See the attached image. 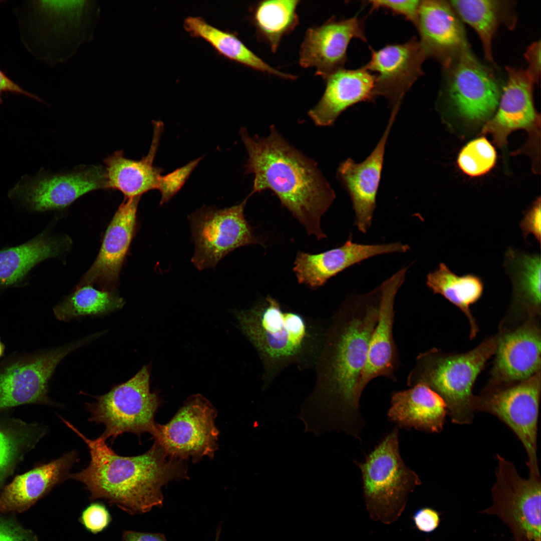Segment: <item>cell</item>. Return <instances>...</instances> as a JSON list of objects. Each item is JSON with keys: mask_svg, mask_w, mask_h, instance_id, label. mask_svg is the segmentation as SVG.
Returning a JSON list of instances; mask_svg holds the SVG:
<instances>
[{"mask_svg": "<svg viewBox=\"0 0 541 541\" xmlns=\"http://www.w3.org/2000/svg\"><path fill=\"white\" fill-rule=\"evenodd\" d=\"M380 286L349 296L329 330L320 386L304 403L308 418L325 431L341 430L357 437L364 426L357 388L379 317Z\"/></svg>", "mask_w": 541, "mask_h": 541, "instance_id": "1", "label": "cell"}, {"mask_svg": "<svg viewBox=\"0 0 541 541\" xmlns=\"http://www.w3.org/2000/svg\"><path fill=\"white\" fill-rule=\"evenodd\" d=\"M61 419L89 449L88 466L70 473L68 478L83 483L91 499H104L131 514L145 513L162 507L164 485L188 478L186 460L168 456L156 441L143 454L121 456L101 435L88 438L68 421Z\"/></svg>", "mask_w": 541, "mask_h": 541, "instance_id": "2", "label": "cell"}, {"mask_svg": "<svg viewBox=\"0 0 541 541\" xmlns=\"http://www.w3.org/2000/svg\"><path fill=\"white\" fill-rule=\"evenodd\" d=\"M239 134L248 156L245 172L254 176L249 196L273 191L309 235L318 240L326 238L321 218L335 194L316 163L290 144L273 125L266 137H251L245 128Z\"/></svg>", "mask_w": 541, "mask_h": 541, "instance_id": "3", "label": "cell"}, {"mask_svg": "<svg viewBox=\"0 0 541 541\" xmlns=\"http://www.w3.org/2000/svg\"><path fill=\"white\" fill-rule=\"evenodd\" d=\"M497 341V337L488 339L461 354H444L435 349L421 353L407 376V385H427L443 399L453 423L469 424L475 412L474 383L486 361L495 353Z\"/></svg>", "mask_w": 541, "mask_h": 541, "instance_id": "4", "label": "cell"}, {"mask_svg": "<svg viewBox=\"0 0 541 541\" xmlns=\"http://www.w3.org/2000/svg\"><path fill=\"white\" fill-rule=\"evenodd\" d=\"M356 463L362 473L364 498L370 518L386 524L396 521L404 510L409 494L421 483L400 455L398 429L388 434L365 462Z\"/></svg>", "mask_w": 541, "mask_h": 541, "instance_id": "5", "label": "cell"}, {"mask_svg": "<svg viewBox=\"0 0 541 541\" xmlns=\"http://www.w3.org/2000/svg\"><path fill=\"white\" fill-rule=\"evenodd\" d=\"M149 383V370L145 365L129 380L95 397V402L86 403L90 413L88 420L105 426L101 436L105 439L114 440L124 433L138 437L146 432L155 435L157 423L154 416L160 400L151 392Z\"/></svg>", "mask_w": 541, "mask_h": 541, "instance_id": "6", "label": "cell"}, {"mask_svg": "<svg viewBox=\"0 0 541 541\" xmlns=\"http://www.w3.org/2000/svg\"><path fill=\"white\" fill-rule=\"evenodd\" d=\"M242 332L269 365H281L298 357L310 337L305 320L300 315L284 312L276 300L237 312Z\"/></svg>", "mask_w": 541, "mask_h": 541, "instance_id": "7", "label": "cell"}, {"mask_svg": "<svg viewBox=\"0 0 541 541\" xmlns=\"http://www.w3.org/2000/svg\"><path fill=\"white\" fill-rule=\"evenodd\" d=\"M493 503L481 513L496 515L508 526L514 541H540V475L521 477L513 463L499 454Z\"/></svg>", "mask_w": 541, "mask_h": 541, "instance_id": "8", "label": "cell"}, {"mask_svg": "<svg viewBox=\"0 0 541 541\" xmlns=\"http://www.w3.org/2000/svg\"><path fill=\"white\" fill-rule=\"evenodd\" d=\"M248 196L240 203L224 209L203 206L189 216L195 250L191 261L202 270L214 268L228 253L246 245H265L245 218Z\"/></svg>", "mask_w": 541, "mask_h": 541, "instance_id": "9", "label": "cell"}, {"mask_svg": "<svg viewBox=\"0 0 541 541\" xmlns=\"http://www.w3.org/2000/svg\"><path fill=\"white\" fill-rule=\"evenodd\" d=\"M540 372L525 380L475 396V412L491 414L515 433L525 450L528 474L539 475L537 451Z\"/></svg>", "mask_w": 541, "mask_h": 541, "instance_id": "10", "label": "cell"}, {"mask_svg": "<svg viewBox=\"0 0 541 541\" xmlns=\"http://www.w3.org/2000/svg\"><path fill=\"white\" fill-rule=\"evenodd\" d=\"M97 338L94 334L46 351L13 358L0 367V413L29 404L53 405L48 383L68 354Z\"/></svg>", "mask_w": 541, "mask_h": 541, "instance_id": "11", "label": "cell"}, {"mask_svg": "<svg viewBox=\"0 0 541 541\" xmlns=\"http://www.w3.org/2000/svg\"><path fill=\"white\" fill-rule=\"evenodd\" d=\"M216 416V409L206 398L193 395L169 422L157 424L155 441L171 457L191 458L195 462L205 456L213 457L218 445Z\"/></svg>", "mask_w": 541, "mask_h": 541, "instance_id": "12", "label": "cell"}, {"mask_svg": "<svg viewBox=\"0 0 541 541\" xmlns=\"http://www.w3.org/2000/svg\"><path fill=\"white\" fill-rule=\"evenodd\" d=\"M108 188L105 169L91 165L57 174H43L21 181L10 196L33 211L60 209L82 195Z\"/></svg>", "mask_w": 541, "mask_h": 541, "instance_id": "13", "label": "cell"}, {"mask_svg": "<svg viewBox=\"0 0 541 541\" xmlns=\"http://www.w3.org/2000/svg\"><path fill=\"white\" fill-rule=\"evenodd\" d=\"M448 96L458 113L469 120L483 121L496 110L501 93L493 75L467 49L451 61Z\"/></svg>", "mask_w": 541, "mask_h": 541, "instance_id": "14", "label": "cell"}, {"mask_svg": "<svg viewBox=\"0 0 541 541\" xmlns=\"http://www.w3.org/2000/svg\"><path fill=\"white\" fill-rule=\"evenodd\" d=\"M427 58L415 37L402 44L372 50L371 59L364 67L371 73H376L375 98L385 97L391 111H398L406 93L423 74L422 66Z\"/></svg>", "mask_w": 541, "mask_h": 541, "instance_id": "15", "label": "cell"}, {"mask_svg": "<svg viewBox=\"0 0 541 541\" xmlns=\"http://www.w3.org/2000/svg\"><path fill=\"white\" fill-rule=\"evenodd\" d=\"M354 38L367 41L363 22L357 17L342 20L332 17L321 26L310 27L301 46L299 64L315 68L316 75L325 80L343 68Z\"/></svg>", "mask_w": 541, "mask_h": 541, "instance_id": "16", "label": "cell"}, {"mask_svg": "<svg viewBox=\"0 0 541 541\" xmlns=\"http://www.w3.org/2000/svg\"><path fill=\"white\" fill-rule=\"evenodd\" d=\"M407 268L400 269L380 285L382 293L379 317L370 339L366 364L357 388L360 397L367 384L376 378L384 377L396 381L395 373L399 366V357L393 336L394 303Z\"/></svg>", "mask_w": 541, "mask_h": 541, "instance_id": "17", "label": "cell"}, {"mask_svg": "<svg viewBox=\"0 0 541 541\" xmlns=\"http://www.w3.org/2000/svg\"><path fill=\"white\" fill-rule=\"evenodd\" d=\"M507 83L501 94L496 113L488 120L481 134H489L496 146L506 144L512 131L523 129L531 134L539 133L540 118L535 110L532 97L534 84L525 70L508 67Z\"/></svg>", "mask_w": 541, "mask_h": 541, "instance_id": "18", "label": "cell"}, {"mask_svg": "<svg viewBox=\"0 0 541 541\" xmlns=\"http://www.w3.org/2000/svg\"><path fill=\"white\" fill-rule=\"evenodd\" d=\"M140 199L125 197L106 231L96 259L78 286L96 285L100 290L114 291L136 230Z\"/></svg>", "mask_w": 541, "mask_h": 541, "instance_id": "19", "label": "cell"}, {"mask_svg": "<svg viewBox=\"0 0 541 541\" xmlns=\"http://www.w3.org/2000/svg\"><path fill=\"white\" fill-rule=\"evenodd\" d=\"M408 245L400 242L367 244L354 242L351 237L342 245L317 254L297 253L293 271L300 284L317 289L346 268L376 255L404 253Z\"/></svg>", "mask_w": 541, "mask_h": 541, "instance_id": "20", "label": "cell"}, {"mask_svg": "<svg viewBox=\"0 0 541 541\" xmlns=\"http://www.w3.org/2000/svg\"><path fill=\"white\" fill-rule=\"evenodd\" d=\"M397 114L391 113L386 129L376 146L361 163L348 158L337 170V177L348 191L355 214V225L366 233L372 224L387 140Z\"/></svg>", "mask_w": 541, "mask_h": 541, "instance_id": "21", "label": "cell"}, {"mask_svg": "<svg viewBox=\"0 0 541 541\" xmlns=\"http://www.w3.org/2000/svg\"><path fill=\"white\" fill-rule=\"evenodd\" d=\"M415 26L427 57L435 59L446 67L468 49L463 29L449 2L421 1Z\"/></svg>", "mask_w": 541, "mask_h": 541, "instance_id": "22", "label": "cell"}, {"mask_svg": "<svg viewBox=\"0 0 541 541\" xmlns=\"http://www.w3.org/2000/svg\"><path fill=\"white\" fill-rule=\"evenodd\" d=\"M540 330L533 321L498 339L493 369L496 382L508 385L540 372Z\"/></svg>", "mask_w": 541, "mask_h": 541, "instance_id": "23", "label": "cell"}, {"mask_svg": "<svg viewBox=\"0 0 541 541\" xmlns=\"http://www.w3.org/2000/svg\"><path fill=\"white\" fill-rule=\"evenodd\" d=\"M78 457L77 453L72 451L15 476L0 493V512H20L28 509L55 486L68 478Z\"/></svg>", "mask_w": 541, "mask_h": 541, "instance_id": "24", "label": "cell"}, {"mask_svg": "<svg viewBox=\"0 0 541 541\" xmlns=\"http://www.w3.org/2000/svg\"><path fill=\"white\" fill-rule=\"evenodd\" d=\"M325 80L326 87L322 97L308 113L317 126H330L349 107L375 99V76L364 66L352 70L343 68Z\"/></svg>", "mask_w": 541, "mask_h": 541, "instance_id": "25", "label": "cell"}, {"mask_svg": "<svg viewBox=\"0 0 541 541\" xmlns=\"http://www.w3.org/2000/svg\"><path fill=\"white\" fill-rule=\"evenodd\" d=\"M153 133L147 155L141 160L126 158L118 151L104 160L108 188L118 190L126 198L140 197L143 194L157 189L163 170L153 165L163 124L153 121Z\"/></svg>", "mask_w": 541, "mask_h": 541, "instance_id": "26", "label": "cell"}, {"mask_svg": "<svg viewBox=\"0 0 541 541\" xmlns=\"http://www.w3.org/2000/svg\"><path fill=\"white\" fill-rule=\"evenodd\" d=\"M393 393L389 419L399 427L428 433L443 429L447 409L441 396L423 384Z\"/></svg>", "mask_w": 541, "mask_h": 541, "instance_id": "27", "label": "cell"}, {"mask_svg": "<svg viewBox=\"0 0 541 541\" xmlns=\"http://www.w3.org/2000/svg\"><path fill=\"white\" fill-rule=\"evenodd\" d=\"M71 240L66 236L42 233L22 244L0 250V291L20 284L37 264L68 250Z\"/></svg>", "mask_w": 541, "mask_h": 541, "instance_id": "28", "label": "cell"}, {"mask_svg": "<svg viewBox=\"0 0 541 541\" xmlns=\"http://www.w3.org/2000/svg\"><path fill=\"white\" fill-rule=\"evenodd\" d=\"M183 26L191 36L204 39L218 53L229 60L284 79L294 80L297 78L296 75L282 72L266 63L251 51L235 33L220 30L200 17L186 18Z\"/></svg>", "mask_w": 541, "mask_h": 541, "instance_id": "29", "label": "cell"}, {"mask_svg": "<svg viewBox=\"0 0 541 541\" xmlns=\"http://www.w3.org/2000/svg\"><path fill=\"white\" fill-rule=\"evenodd\" d=\"M47 431L44 425L37 423L9 416L0 417V490Z\"/></svg>", "mask_w": 541, "mask_h": 541, "instance_id": "30", "label": "cell"}, {"mask_svg": "<svg viewBox=\"0 0 541 541\" xmlns=\"http://www.w3.org/2000/svg\"><path fill=\"white\" fill-rule=\"evenodd\" d=\"M504 266L511 280L514 302L531 315L539 314L540 253H526L509 247L505 254Z\"/></svg>", "mask_w": 541, "mask_h": 541, "instance_id": "31", "label": "cell"}, {"mask_svg": "<svg viewBox=\"0 0 541 541\" xmlns=\"http://www.w3.org/2000/svg\"><path fill=\"white\" fill-rule=\"evenodd\" d=\"M426 285L434 294L441 295L464 314L470 324V337H474L478 328L470 306L483 294L484 283L481 278L471 274L458 276L441 262L437 269L428 274Z\"/></svg>", "mask_w": 541, "mask_h": 541, "instance_id": "32", "label": "cell"}, {"mask_svg": "<svg viewBox=\"0 0 541 541\" xmlns=\"http://www.w3.org/2000/svg\"><path fill=\"white\" fill-rule=\"evenodd\" d=\"M299 0H269L257 2L251 8L250 19L258 39L276 53L282 38L299 24Z\"/></svg>", "mask_w": 541, "mask_h": 541, "instance_id": "33", "label": "cell"}, {"mask_svg": "<svg viewBox=\"0 0 541 541\" xmlns=\"http://www.w3.org/2000/svg\"><path fill=\"white\" fill-rule=\"evenodd\" d=\"M123 299L113 291L97 289L90 285L77 286L75 291L53 309L62 321L85 316H101L123 307Z\"/></svg>", "mask_w": 541, "mask_h": 541, "instance_id": "34", "label": "cell"}, {"mask_svg": "<svg viewBox=\"0 0 541 541\" xmlns=\"http://www.w3.org/2000/svg\"><path fill=\"white\" fill-rule=\"evenodd\" d=\"M501 2L488 0L451 1L456 14L474 29L481 41L486 58L492 60L491 44L501 21Z\"/></svg>", "mask_w": 541, "mask_h": 541, "instance_id": "35", "label": "cell"}, {"mask_svg": "<svg viewBox=\"0 0 541 541\" xmlns=\"http://www.w3.org/2000/svg\"><path fill=\"white\" fill-rule=\"evenodd\" d=\"M496 160V151L485 137L468 143L460 151L457 163L465 174L478 176L488 172Z\"/></svg>", "mask_w": 541, "mask_h": 541, "instance_id": "36", "label": "cell"}, {"mask_svg": "<svg viewBox=\"0 0 541 541\" xmlns=\"http://www.w3.org/2000/svg\"><path fill=\"white\" fill-rule=\"evenodd\" d=\"M202 158L203 157H199L166 175L161 176L157 189L161 194V205L168 202L179 191Z\"/></svg>", "mask_w": 541, "mask_h": 541, "instance_id": "37", "label": "cell"}, {"mask_svg": "<svg viewBox=\"0 0 541 541\" xmlns=\"http://www.w3.org/2000/svg\"><path fill=\"white\" fill-rule=\"evenodd\" d=\"M111 521V515L103 504L94 502L82 511L80 521L84 527L92 533H97L106 528Z\"/></svg>", "mask_w": 541, "mask_h": 541, "instance_id": "38", "label": "cell"}, {"mask_svg": "<svg viewBox=\"0 0 541 541\" xmlns=\"http://www.w3.org/2000/svg\"><path fill=\"white\" fill-rule=\"evenodd\" d=\"M421 1L375 0L368 2L371 6L372 11L379 9L387 10L393 14L404 17L415 25L418 18Z\"/></svg>", "mask_w": 541, "mask_h": 541, "instance_id": "39", "label": "cell"}, {"mask_svg": "<svg viewBox=\"0 0 541 541\" xmlns=\"http://www.w3.org/2000/svg\"><path fill=\"white\" fill-rule=\"evenodd\" d=\"M540 199L537 198L524 213L523 218L519 223L524 239L532 234L540 244L541 236Z\"/></svg>", "mask_w": 541, "mask_h": 541, "instance_id": "40", "label": "cell"}, {"mask_svg": "<svg viewBox=\"0 0 541 541\" xmlns=\"http://www.w3.org/2000/svg\"><path fill=\"white\" fill-rule=\"evenodd\" d=\"M0 541H38L36 535L0 514Z\"/></svg>", "mask_w": 541, "mask_h": 541, "instance_id": "41", "label": "cell"}, {"mask_svg": "<svg viewBox=\"0 0 541 541\" xmlns=\"http://www.w3.org/2000/svg\"><path fill=\"white\" fill-rule=\"evenodd\" d=\"M414 524L417 529L424 533H431L436 530L440 522L439 513L429 507L420 508L416 510L412 516Z\"/></svg>", "mask_w": 541, "mask_h": 541, "instance_id": "42", "label": "cell"}, {"mask_svg": "<svg viewBox=\"0 0 541 541\" xmlns=\"http://www.w3.org/2000/svg\"><path fill=\"white\" fill-rule=\"evenodd\" d=\"M524 57L528 63V67L525 70L533 83H536L540 75V41L533 43L529 46L524 54Z\"/></svg>", "mask_w": 541, "mask_h": 541, "instance_id": "43", "label": "cell"}, {"mask_svg": "<svg viewBox=\"0 0 541 541\" xmlns=\"http://www.w3.org/2000/svg\"><path fill=\"white\" fill-rule=\"evenodd\" d=\"M4 92L24 95L38 101H42L38 97L24 90L18 84L8 77L0 70V103H2V96Z\"/></svg>", "mask_w": 541, "mask_h": 541, "instance_id": "44", "label": "cell"}, {"mask_svg": "<svg viewBox=\"0 0 541 541\" xmlns=\"http://www.w3.org/2000/svg\"><path fill=\"white\" fill-rule=\"evenodd\" d=\"M122 541H167L164 534L160 532H145L132 530L125 531Z\"/></svg>", "mask_w": 541, "mask_h": 541, "instance_id": "45", "label": "cell"}, {"mask_svg": "<svg viewBox=\"0 0 541 541\" xmlns=\"http://www.w3.org/2000/svg\"><path fill=\"white\" fill-rule=\"evenodd\" d=\"M5 351V346L0 340V358L3 356Z\"/></svg>", "mask_w": 541, "mask_h": 541, "instance_id": "46", "label": "cell"}, {"mask_svg": "<svg viewBox=\"0 0 541 541\" xmlns=\"http://www.w3.org/2000/svg\"><path fill=\"white\" fill-rule=\"evenodd\" d=\"M219 538V535H218V534H216L215 536L214 541H218Z\"/></svg>", "mask_w": 541, "mask_h": 541, "instance_id": "47", "label": "cell"}]
</instances>
